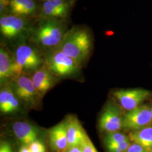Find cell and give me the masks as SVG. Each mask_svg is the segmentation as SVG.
<instances>
[{
    "label": "cell",
    "instance_id": "25",
    "mask_svg": "<svg viewBox=\"0 0 152 152\" xmlns=\"http://www.w3.org/2000/svg\"><path fill=\"white\" fill-rule=\"evenodd\" d=\"M9 5L10 6L9 0H0V12L1 14L5 12Z\"/></svg>",
    "mask_w": 152,
    "mask_h": 152
},
{
    "label": "cell",
    "instance_id": "3",
    "mask_svg": "<svg viewBox=\"0 0 152 152\" xmlns=\"http://www.w3.org/2000/svg\"><path fill=\"white\" fill-rule=\"evenodd\" d=\"M63 26L55 18H49L40 23L34 33V39L45 48L59 46L65 36Z\"/></svg>",
    "mask_w": 152,
    "mask_h": 152
},
{
    "label": "cell",
    "instance_id": "8",
    "mask_svg": "<svg viewBox=\"0 0 152 152\" xmlns=\"http://www.w3.org/2000/svg\"><path fill=\"white\" fill-rule=\"evenodd\" d=\"M14 92L22 102L29 105H34L40 97L33 83L32 79L25 75L16 78Z\"/></svg>",
    "mask_w": 152,
    "mask_h": 152
},
{
    "label": "cell",
    "instance_id": "14",
    "mask_svg": "<svg viewBox=\"0 0 152 152\" xmlns=\"http://www.w3.org/2000/svg\"><path fill=\"white\" fill-rule=\"evenodd\" d=\"M20 108L19 99L10 87H6L0 91V110L3 114L16 113Z\"/></svg>",
    "mask_w": 152,
    "mask_h": 152
},
{
    "label": "cell",
    "instance_id": "28",
    "mask_svg": "<svg viewBox=\"0 0 152 152\" xmlns=\"http://www.w3.org/2000/svg\"><path fill=\"white\" fill-rule=\"evenodd\" d=\"M149 150L151 151V152H152V147L149 149Z\"/></svg>",
    "mask_w": 152,
    "mask_h": 152
},
{
    "label": "cell",
    "instance_id": "22",
    "mask_svg": "<svg viewBox=\"0 0 152 152\" xmlns=\"http://www.w3.org/2000/svg\"><path fill=\"white\" fill-rule=\"evenodd\" d=\"M28 147L31 152H46L45 145L38 140L33 141Z\"/></svg>",
    "mask_w": 152,
    "mask_h": 152
},
{
    "label": "cell",
    "instance_id": "30",
    "mask_svg": "<svg viewBox=\"0 0 152 152\" xmlns=\"http://www.w3.org/2000/svg\"><path fill=\"white\" fill-rule=\"evenodd\" d=\"M151 112H152V106L151 107Z\"/></svg>",
    "mask_w": 152,
    "mask_h": 152
},
{
    "label": "cell",
    "instance_id": "4",
    "mask_svg": "<svg viewBox=\"0 0 152 152\" xmlns=\"http://www.w3.org/2000/svg\"><path fill=\"white\" fill-rule=\"evenodd\" d=\"M46 63L50 72L55 76H72L79 71L80 65L59 49L49 54Z\"/></svg>",
    "mask_w": 152,
    "mask_h": 152
},
{
    "label": "cell",
    "instance_id": "24",
    "mask_svg": "<svg viewBox=\"0 0 152 152\" xmlns=\"http://www.w3.org/2000/svg\"><path fill=\"white\" fill-rule=\"evenodd\" d=\"M0 152H12L10 144L6 141H1Z\"/></svg>",
    "mask_w": 152,
    "mask_h": 152
},
{
    "label": "cell",
    "instance_id": "15",
    "mask_svg": "<svg viewBox=\"0 0 152 152\" xmlns=\"http://www.w3.org/2000/svg\"><path fill=\"white\" fill-rule=\"evenodd\" d=\"M69 10V4L65 0H52L44 3L42 12L49 18L65 17Z\"/></svg>",
    "mask_w": 152,
    "mask_h": 152
},
{
    "label": "cell",
    "instance_id": "5",
    "mask_svg": "<svg viewBox=\"0 0 152 152\" xmlns=\"http://www.w3.org/2000/svg\"><path fill=\"white\" fill-rule=\"evenodd\" d=\"M152 122L151 107L141 105L124 115L123 129L131 131L138 130L151 125Z\"/></svg>",
    "mask_w": 152,
    "mask_h": 152
},
{
    "label": "cell",
    "instance_id": "19",
    "mask_svg": "<svg viewBox=\"0 0 152 152\" xmlns=\"http://www.w3.org/2000/svg\"><path fill=\"white\" fill-rule=\"evenodd\" d=\"M129 139V135H126L125 134L118 132H114L106 134V135L104 139V144L105 147L118 144L123 141Z\"/></svg>",
    "mask_w": 152,
    "mask_h": 152
},
{
    "label": "cell",
    "instance_id": "29",
    "mask_svg": "<svg viewBox=\"0 0 152 152\" xmlns=\"http://www.w3.org/2000/svg\"><path fill=\"white\" fill-rule=\"evenodd\" d=\"M45 1V2H47V1H52V0H44Z\"/></svg>",
    "mask_w": 152,
    "mask_h": 152
},
{
    "label": "cell",
    "instance_id": "6",
    "mask_svg": "<svg viewBox=\"0 0 152 152\" xmlns=\"http://www.w3.org/2000/svg\"><path fill=\"white\" fill-rule=\"evenodd\" d=\"M124 116L120 108L114 104H108L99 120V129L106 134L118 132L123 128Z\"/></svg>",
    "mask_w": 152,
    "mask_h": 152
},
{
    "label": "cell",
    "instance_id": "7",
    "mask_svg": "<svg viewBox=\"0 0 152 152\" xmlns=\"http://www.w3.org/2000/svg\"><path fill=\"white\" fill-rule=\"evenodd\" d=\"M151 95L149 91L141 88L119 90L113 93V96L122 108L127 111L132 110L141 105V103Z\"/></svg>",
    "mask_w": 152,
    "mask_h": 152
},
{
    "label": "cell",
    "instance_id": "9",
    "mask_svg": "<svg viewBox=\"0 0 152 152\" xmlns=\"http://www.w3.org/2000/svg\"><path fill=\"white\" fill-rule=\"evenodd\" d=\"M68 149L80 147L87 134L79 120L75 115H69L65 121Z\"/></svg>",
    "mask_w": 152,
    "mask_h": 152
},
{
    "label": "cell",
    "instance_id": "1",
    "mask_svg": "<svg viewBox=\"0 0 152 152\" xmlns=\"http://www.w3.org/2000/svg\"><path fill=\"white\" fill-rule=\"evenodd\" d=\"M92 45V37L88 30L74 27L65 33L58 49L80 65L87 59Z\"/></svg>",
    "mask_w": 152,
    "mask_h": 152
},
{
    "label": "cell",
    "instance_id": "16",
    "mask_svg": "<svg viewBox=\"0 0 152 152\" xmlns=\"http://www.w3.org/2000/svg\"><path fill=\"white\" fill-rule=\"evenodd\" d=\"M9 6L11 12L16 16L29 15L36 10L34 0H10Z\"/></svg>",
    "mask_w": 152,
    "mask_h": 152
},
{
    "label": "cell",
    "instance_id": "17",
    "mask_svg": "<svg viewBox=\"0 0 152 152\" xmlns=\"http://www.w3.org/2000/svg\"><path fill=\"white\" fill-rule=\"evenodd\" d=\"M132 142L150 149L152 147V126H148L138 130L131 131L129 135Z\"/></svg>",
    "mask_w": 152,
    "mask_h": 152
},
{
    "label": "cell",
    "instance_id": "26",
    "mask_svg": "<svg viewBox=\"0 0 152 152\" xmlns=\"http://www.w3.org/2000/svg\"><path fill=\"white\" fill-rule=\"evenodd\" d=\"M66 152H82V151L80 147H76L69 148Z\"/></svg>",
    "mask_w": 152,
    "mask_h": 152
},
{
    "label": "cell",
    "instance_id": "12",
    "mask_svg": "<svg viewBox=\"0 0 152 152\" xmlns=\"http://www.w3.org/2000/svg\"><path fill=\"white\" fill-rule=\"evenodd\" d=\"M49 143L54 152H66L68 143L66 137L65 121L51 128L49 133Z\"/></svg>",
    "mask_w": 152,
    "mask_h": 152
},
{
    "label": "cell",
    "instance_id": "20",
    "mask_svg": "<svg viewBox=\"0 0 152 152\" xmlns=\"http://www.w3.org/2000/svg\"><path fill=\"white\" fill-rule=\"evenodd\" d=\"M131 142H132L131 141L129 138V139L126 141H123L118 144L109 145L105 148L107 152H126L130 145Z\"/></svg>",
    "mask_w": 152,
    "mask_h": 152
},
{
    "label": "cell",
    "instance_id": "10",
    "mask_svg": "<svg viewBox=\"0 0 152 152\" xmlns=\"http://www.w3.org/2000/svg\"><path fill=\"white\" fill-rule=\"evenodd\" d=\"M26 28V22L20 16L7 15L0 19V31L6 38H12L20 34Z\"/></svg>",
    "mask_w": 152,
    "mask_h": 152
},
{
    "label": "cell",
    "instance_id": "18",
    "mask_svg": "<svg viewBox=\"0 0 152 152\" xmlns=\"http://www.w3.org/2000/svg\"><path fill=\"white\" fill-rule=\"evenodd\" d=\"M12 59L4 48L0 49V82L1 85L12 77Z\"/></svg>",
    "mask_w": 152,
    "mask_h": 152
},
{
    "label": "cell",
    "instance_id": "27",
    "mask_svg": "<svg viewBox=\"0 0 152 152\" xmlns=\"http://www.w3.org/2000/svg\"><path fill=\"white\" fill-rule=\"evenodd\" d=\"M19 152H31V151L27 145H22L19 149Z\"/></svg>",
    "mask_w": 152,
    "mask_h": 152
},
{
    "label": "cell",
    "instance_id": "21",
    "mask_svg": "<svg viewBox=\"0 0 152 152\" xmlns=\"http://www.w3.org/2000/svg\"><path fill=\"white\" fill-rule=\"evenodd\" d=\"M80 148H81L82 152H98L88 135L85 140L82 142Z\"/></svg>",
    "mask_w": 152,
    "mask_h": 152
},
{
    "label": "cell",
    "instance_id": "23",
    "mask_svg": "<svg viewBox=\"0 0 152 152\" xmlns=\"http://www.w3.org/2000/svg\"><path fill=\"white\" fill-rule=\"evenodd\" d=\"M126 152H151V151L145 147L134 142H131L130 145Z\"/></svg>",
    "mask_w": 152,
    "mask_h": 152
},
{
    "label": "cell",
    "instance_id": "13",
    "mask_svg": "<svg viewBox=\"0 0 152 152\" xmlns=\"http://www.w3.org/2000/svg\"><path fill=\"white\" fill-rule=\"evenodd\" d=\"M31 79L40 97H43L53 87L55 82L53 74L48 69L45 68L36 70Z\"/></svg>",
    "mask_w": 152,
    "mask_h": 152
},
{
    "label": "cell",
    "instance_id": "11",
    "mask_svg": "<svg viewBox=\"0 0 152 152\" xmlns=\"http://www.w3.org/2000/svg\"><path fill=\"white\" fill-rule=\"evenodd\" d=\"M13 132L22 145L29 146L38 140L39 130L32 124L25 121L15 122L12 125Z\"/></svg>",
    "mask_w": 152,
    "mask_h": 152
},
{
    "label": "cell",
    "instance_id": "2",
    "mask_svg": "<svg viewBox=\"0 0 152 152\" xmlns=\"http://www.w3.org/2000/svg\"><path fill=\"white\" fill-rule=\"evenodd\" d=\"M42 59L38 52L27 45L19 46L12 59V77L16 78L23 73L37 70L41 65Z\"/></svg>",
    "mask_w": 152,
    "mask_h": 152
}]
</instances>
